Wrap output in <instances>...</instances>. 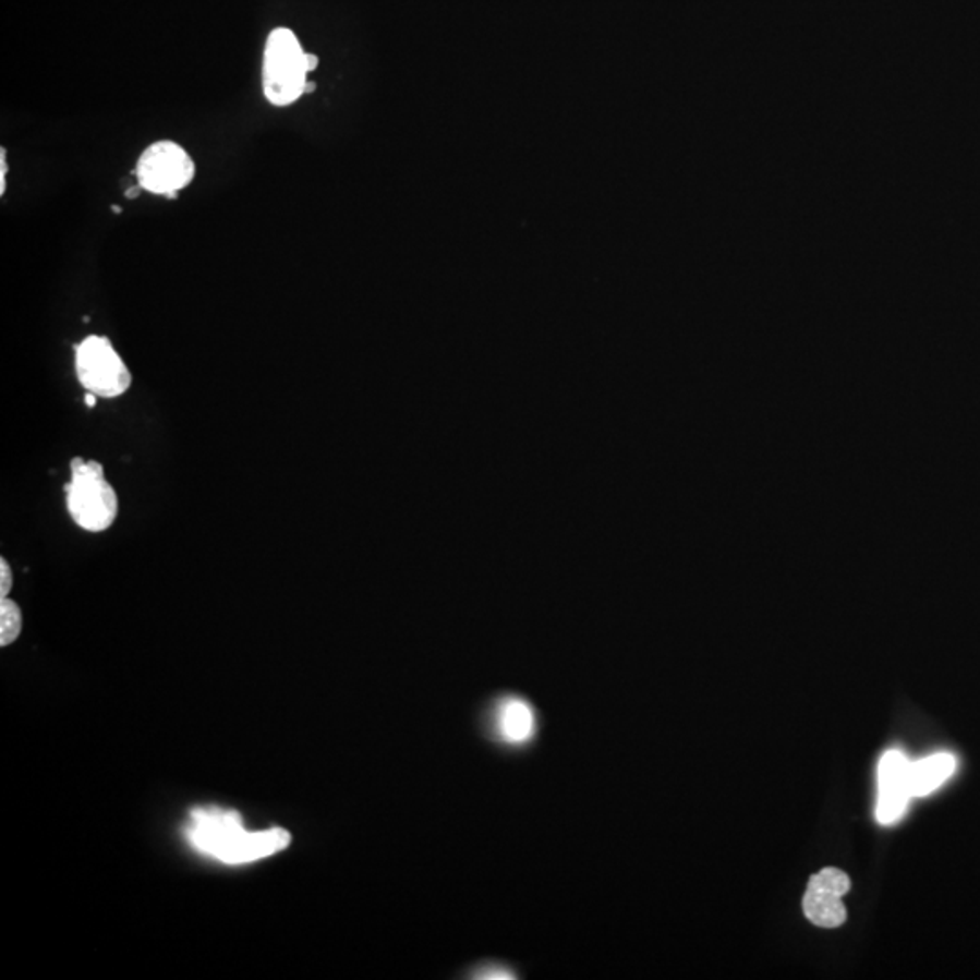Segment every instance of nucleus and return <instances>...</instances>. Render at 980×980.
<instances>
[{
  "label": "nucleus",
  "mask_w": 980,
  "mask_h": 980,
  "mask_svg": "<svg viewBox=\"0 0 980 980\" xmlns=\"http://www.w3.org/2000/svg\"><path fill=\"white\" fill-rule=\"evenodd\" d=\"M136 182L153 195L177 198L193 182L196 166L190 153L173 141H158L146 147L135 168Z\"/></svg>",
  "instance_id": "nucleus-4"
},
{
  "label": "nucleus",
  "mask_w": 980,
  "mask_h": 980,
  "mask_svg": "<svg viewBox=\"0 0 980 980\" xmlns=\"http://www.w3.org/2000/svg\"><path fill=\"white\" fill-rule=\"evenodd\" d=\"M957 759L952 753H935L910 764L911 797H924L937 790L955 774Z\"/></svg>",
  "instance_id": "nucleus-9"
},
{
  "label": "nucleus",
  "mask_w": 980,
  "mask_h": 980,
  "mask_svg": "<svg viewBox=\"0 0 980 980\" xmlns=\"http://www.w3.org/2000/svg\"><path fill=\"white\" fill-rule=\"evenodd\" d=\"M64 493L68 512L84 531H108L119 516V496L98 461L73 458L71 482L64 485Z\"/></svg>",
  "instance_id": "nucleus-2"
},
{
  "label": "nucleus",
  "mask_w": 980,
  "mask_h": 980,
  "mask_svg": "<svg viewBox=\"0 0 980 980\" xmlns=\"http://www.w3.org/2000/svg\"><path fill=\"white\" fill-rule=\"evenodd\" d=\"M113 211L117 213V215H119V213H120V207H119V206H113Z\"/></svg>",
  "instance_id": "nucleus-18"
},
{
  "label": "nucleus",
  "mask_w": 980,
  "mask_h": 980,
  "mask_svg": "<svg viewBox=\"0 0 980 980\" xmlns=\"http://www.w3.org/2000/svg\"><path fill=\"white\" fill-rule=\"evenodd\" d=\"M21 608L10 597H0V645H11L21 636Z\"/></svg>",
  "instance_id": "nucleus-10"
},
{
  "label": "nucleus",
  "mask_w": 980,
  "mask_h": 980,
  "mask_svg": "<svg viewBox=\"0 0 980 980\" xmlns=\"http://www.w3.org/2000/svg\"><path fill=\"white\" fill-rule=\"evenodd\" d=\"M76 378L87 392L117 398L130 389L131 373L106 336H87L75 347Z\"/></svg>",
  "instance_id": "nucleus-5"
},
{
  "label": "nucleus",
  "mask_w": 980,
  "mask_h": 980,
  "mask_svg": "<svg viewBox=\"0 0 980 980\" xmlns=\"http://www.w3.org/2000/svg\"><path fill=\"white\" fill-rule=\"evenodd\" d=\"M141 191H142L141 185L136 184L135 187H133V190L128 191V198H135V195H138V193H141Z\"/></svg>",
  "instance_id": "nucleus-16"
},
{
  "label": "nucleus",
  "mask_w": 980,
  "mask_h": 980,
  "mask_svg": "<svg viewBox=\"0 0 980 980\" xmlns=\"http://www.w3.org/2000/svg\"><path fill=\"white\" fill-rule=\"evenodd\" d=\"M850 890V878L837 868H824L810 879L802 910L815 927L837 928L846 921L843 895Z\"/></svg>",
  "instance_id": "nucleus-6"
},
{
  "label": "nucleus",
  "mask_w": 980,
  "mask_h": 980,
  "mask_svg": "<svg viewBox=\"0 0 980 980\" xmlns=\"http://www.w3.org/2000/svg\"><path fill=\"white\" fill-rule=\"evenodd\" d=\"M305 64H307V71H315L318 68V57L313 53L305 55Z\"/></svg>",
  "instance_id": "nucleus-14"
},
{
  "label": "nucleus",
  "mask_w": 980,
  "mask_h": 980,
  "mask_svg": "<svg viewBox=\"0 0 980 980\" xmlns=\"http://www.w3.org/2000/svg\"><path fill=\"white\" fill-rule=\"evenodd\" d=\"M315 89L316 84H311V82L307 81V84H305V93L315 92Z\"/></svg>",
  "instance_id": "nucleus-17"
},
{
  "label": "nucleus",
  "mask_w": 980,
  "mask_h": 980,
  "mask_svg": "<svg viewBox=\"0 0 980 980\" xmlns=\"http://www.w3.org/2000/svg\"><path fill=\"white\" fill-rule=\"evenodd\" d=\"M185 835L201 854L226 864L261 861L291 845L288 830L247 832L239 812L217 807L193 810Z\"/></svg>",
  "instance_id": "nucleus-1"
},
{
  "label": "nucleus",
  "mask_w": 980,
  "mask_h": 980,
  "mask_svg": "<svg viewBox=\"0 0 980 980\" xmlns=\"http://www.w3.org/2000/svg\"><path fill=\"white\" fill-rule=\"evenodd\" d=\"M476 977L477 979H516V976H510V971L505 968H485L483 976Z\"/></svg>",
  "instance_id": "nucleus-12"
},
{
  "label": "nucleus",
  "mask_w": 980,
  "mask_h": 980,
  "mask_svg": "<svg viewBox=\"0 0 980 980\" xmlns=\"http://www.w3.org/2000/svg\"><path fill=\"white\" fill-rule=\"evenodd\" d=\"M496 730L509 745L531 741L536 731V714L525 699L507 698L499 701L496 710Z\"/></svg>",
  "instance_id": "nucleus-8"
},
{
  "label": "nucleus",
  "mask_w": 980,
  "mask_h": 980,
  "mask_svg": "<svg viewBox=\"0 0 980 980\" xmlns=\"http://www.w3.org/2000/svg\"><path fill=\"white\" fill-rule=\"evenodd\" d=\"M910 764L905 753L890 750L879 763V799L875 818L881 824H894L905 815L911 799Z\"/></svg>",
  "instance_id": "nucleus-7"
},
{
  "label": "nucleus",
  "mask_w": 980,
  "mask_h": 980,
  "mask_svg": "<svg viewBox=\"0 0 980 980\" xmlns=\"http://www.w3.org/2000/svg\"><path fill=\"white\" fill-rule=\"evenodd\" d=\"M5 173H8V160H5V149H0V195L5 193Z\"/></svg>",
  "instance_id": "nucleus-13"
},
{
  "label": "nucleus",
  "mask_w": 980,
  "mask_h": 980,
  "mask_svg": "<svg viewBox=\"0 0 980 980\" xmlns=\"http://www.w3.org/2000/svg\"><path fill=\"white\" fill-rule=\"evenodd\" d=\"M299 37L288 27H277L267 37L262 68V86L267 100L286 108L305 95L307 64Z\"/></svg>",
  "instance_id": "nucleus-3"
},
{
  "label": "nucleus",
  "mask_w": 980,
  "mask_h": 980,
  "mask_svg": "<svg viewBox=\"0 0 980 980\" xmlns=\"http://www.w3.org/2000/svg\"><path fill=\"white\" fill-rule=\"evenodd\" d=\"M84 400H86V406L89 407V409L97 406V395H93V392H86V398H84Z\"/></svg>",
  "instance_id": "nucleus-15"
},
{
  "label": "nucleus",
  "mask_w": 980,
  "mask_h": 980,
  "mask_svg": "<svg viewBox=\"0 0 980 980\" xmlns=\"http://www.w3.org/2000/svg\"><path fill=\"white\" fill-rule=\"evenodd\" d=\"M11 585H13V574H11L10 565L4 558H0V597H8Z\"/></svg>",
  "instance_id": "nucleus-11"
}]
</instances>
